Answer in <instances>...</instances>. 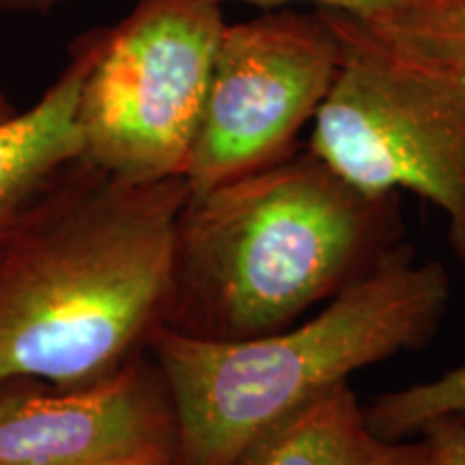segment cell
Returning a JSON list of instances; mask_svg holds the SVG:
<instances>
[{
    "label": "cell",
    "instance_id": "1",
    "mask_svg": "<svg viewBox=\"0 0 465 465\" xmlns=\"http://www.w3.org/2000/svg\"><path fill=\"white\" fill-rule=\"evenodd\" d=\"M188 201L185 177L63 168L0 257V383L72 386L132 360L166 322Z\"/></svg>",
    "mask_w": 465,
    "mask_h": 465
},
{
    "label": "cell",
    "instance_id": "2",
    "mask_svg": "<svg viewBox=\"0 0 465 465\" xmlns=\"http://www.w3.org/2000/svg\"><path fill=\"white\" fill-rule=\"evenodd\" d=\"M401 194H371L311 151L190 196L164 325L242 341L298 323L403 243Z\"/></svg>",
    "mask_w": 465,
    "mask_h": 465
},
{
    "label": "cell",
    "instance_id": "3",
    "mask_svg": "<svg viewBox=\"0 0 465 465\" xmlns=\"http://www.w3.org/2000/svg\"><path fill=\"white\" fill-rule=\"evenodd\" d=\"M450 276L438 261L397 248L322 312L263 336L213 341L158 325L149 336L177 420L182 465H232L278 420L358 371L438 334Z\"/></svg>",
    "mask_w": 465,
    "mask_h": 465
},
{
    "label": "cell",
    "instance_id": "4",
    "mask_svg": "<svg viewBox=\"0 0 465 465\" xmlns=\"http://www.w3.org/2000/svg\"><path fill=\"white\" fill-rule=\"evenodd\" d=\"M323 14L342 58L306 149L360 190L433 203L465 265V80L405 58L360 20Z\"/></svg>",
    "mask_w": 465,
    "mask_h": 465
},
{
    "label": "cell",
    "instance_id": "5",
    "mask_svg": "<svg viewBox=\"0 0 465 465\" xmlns=\"http://www.w3.org/2000/svg\"><path fill=\"white\" fill-rule=\"evenodd\" d=\"M226 25L218 0H138L104 28L75 110L80 160L134 183L185 177Z\"/></svg>",
    "mask_w": 465,
    "mask_h": 465
},
{
    "label": "cell",
    "instance_id": "6",
    "mask_svg": "<svg viewBox=\"0 0 465 465\" xmlns=\"http://www.w3.org/2000/svg\"><path fill=\"white\" fill-rule=\"evenodd\" d=\"M341 58V39L322 9H272L226 25L185 171L190 196L298 153Z\"/></svg>",
    "mask_w": 465,
    "mask_h": 465
},
{
    "label": "cell",
    "instance_id": "7",
    "mask_svg": "<svg viewBox=\"0 0 465 465\" xmlns=\"http://www.w3.org/2000/svg\"><path fill=\"white\" fill-rule=\"evenodd\" d=\"M179 459L166 383L141 362L72 386L0 383V465H116Z\"/></svg>",
    "mask_w": 465,
    "mask_h": 465
},
{
    "label": "cell",
    "instance_id": "8",
    "mask_svg": "<svg viewBox=\"0 0 465 465\" xmlns=\"http://www.w3.org/2000/svg\"><path fill=\"white\" fill-rule=\"evenodd\" d=\"M104 28L83 33L69 50V63L42 100L0 121V257L25 223L35 201L63 168L80 158L75 124L78 95Z\"/></svg>",
    "mask_w": 465,
    "mask_h": 465
},
{
    "label": "cell",
    "instance_id": "9",
    "mask_svg": "<svg viewBox=\"0 0 465 465\" xmlns=\"http://www.w3.org/2000/svg\"><path fill=\"white\" fill-rule=\"evenodd\" d=\"M232 465H429V444L377 435L345 381L261 433Z\"/></svg>",
    "mask_w": 465,
    "mask_h": 465
},
{
    "label": "cell",
    "instance_id": "10",
    "mask_svg": "<svg viewBox=\"0 0 465 465\" xmlns=\"http://www.w3.org/2000/svg\"><path fill=\"white\" fill-rule=\"evenodd\" d=\"M364 26L405 58L465 80V0H427L403 15Z\"/></svg>",
    "mask_w": 465,
    "mask_h": 465
},
{
    "label": "cell",
    "instance_id": "11",
    "mask_svg": "<svg viewBox=\"0 0 465 465\" xmlns=\"http://www.w3.org/2000/svg\"><path fill=\"white\" fill-rule=\"evenodd\" d=\"M364 411L371 429L386 440L420 438L435 422H465V362L435 380L383 392Z\"/></svg>",
    "mask_w": 465,
    "mask_h": 465
},
{
    "label": "cell",
    "instance_id": "12",
    "mask_svg": "<svg viewBox=\"0 0 465 465\" xmlns=\"http://www.w3.org/2000/svg\"><path fill=\"white\" fill-rule=\"evenodd\" d=\"M218 3L254 5V7L265 11L287 9L289 5L308 3L315 5L317 9L349 15L353 20L364 22V25H381V22L403 15L405 11L418 7V5L427 3V0H218Z\"/></svg>",
    "mask_w": 465,
    "mask_h": 465
},
{
    "label": "cell",
    "instance_id": "13",
    "mask_svg": "<svg viewBox=\"0 0 465 465\" xmlns=\"http://www.w3.org/2000/svg\"><path fill=\"white\" fill-rule=\"evenodd\" d=\"M420 438L429 444V465H465V422H435Z\"/></svg>",
    "mask_w": 465,
    "mask_h": 465
},
{
    "label": "cell",
    "instance_id": "14",
    "mask_svg": "<svg viewBox=\"0 0 465 465\" xmlns=\"http://www.w3.org/2000/svg\"><path fill=\"white\" fill-rule=\"evenodd\" d=\"M63 0H0V11L7 14H48Z\"/></svg>",
    "mask_w": 465,
    "mask_h": 465
},
{
    "label": "cell",
    "instance_id": "15",
    "mask_svg": "<svg viewBox=\"0 0 465 465\" xmlns=\"http://www.w3.org/2000/svg\"><path fill=\"white\" fill-rule=\"evenodd\" d=\"M116 465H182L177 457H166V459H144V461H127V463H116Z\"/></svg>",
    "mask_w": 465,
    "mask_h": 465
},
{
    "label": "cell",
    "instance_id": "16",
    "mask_svg": "<svg viewBox=\"0 0 465 465\" xmlns=\"http://www.w3.org/2000/svg\"><path fill=\"white\" fill-rule=\"evenodd\" d=\"M15 113H17V110L14 108V104H11L7 97H5L3 93H0V121L11 119V116H14Z\"/></svg>",
    "mask_w": 465,
    "mask_h": 465
}]
</instances>
